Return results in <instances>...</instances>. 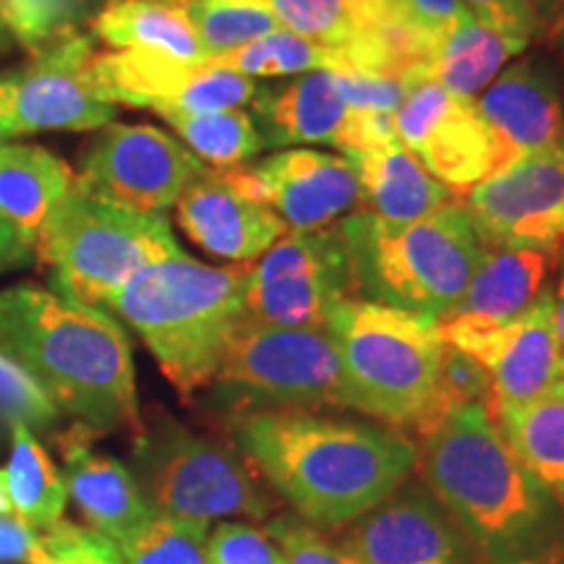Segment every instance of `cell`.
Returning <instances> with one entry per match:
<instances>
[{
	"label": "cell",
	"mask_w": 564,
	"mask_h": 564,
	"mask_svg": "<svg viewBox=\"0 0 564 564\" xmlns=\"http://www.w3.org/2000/svg\"><path fill=\"white\" fill-rule=\"evenodd\" d=\"M230 444L293 514L337 533L411 481L419 447L379 421L299 408H246Z\"/></svg>",
	"instance_id": "1"
},
{
	"label": "cell",
	"mask_w": 564,
	"mask_h": 564,
	"mask_svg": "<svg viewBox=\"0 0 564 564\" xmlns=\"http://www.w3.org/2000/svg\"><path fill=\"white\" fill-rule=\"evenodd\" d=\"M419 434L423 489L481 564H514L562 533V510L512 453L489 403L447 408Z\"/></svg>",
	"instance_id": "2"
},
{
	"label": "cell",
	"mask_w": 564,
	"mask_h": 564,
	"mask_svg": "<svg viewBox=\"0 0 564 564\" xmlns=\"http://www.w3.org/2000/svg\"><path fill=\"white\" fill-rule=\"evenodd\" d=\"M0 352L24 366L91 432H144L131 343L102 308L37 285L0 291Z\"/></svg>",
	"instance_id": "3"
},
{
	"label": "cell",
	"mask_w": 564,
	"mask_h": 564,
	"mask_svg": "<svg viewBox=\"0 0 564 564\" xmlns=\"http://www.w3.org/2000/svg\"><path fill=\"white\" fill-rule=\"evenodd\" d=\"M249 262L202 264L178 251L147 264L108 301L137 329L183 400L215 382L225 348L246 319Z\"/></svg>",
	"instance_id": "4"
},
{
	"label": "cell",
	"mask_w": 564,
	"mask_h": 564,
	"mask_svg": "<svg viewBox=\"0 0 564 564\" xmlns=\"http://www.w3.org/2000/svg\"><path fill=\"white\" fill-rule=\"evenodd\" d=\"M358 299L442 319L460 301L484 243L460 202L419 220L358 209L337 223Z\"/></svg>",
	"instance_id": "5"
},
{
	"label": "cell",
	"mask_w": 564,
	"mask_h": 564,
	"mask_svg": "<svg viewBox=\"0 0 564 564\" xmlns=\"http://www.w3.org/2000/svg\"><path fill=\"white\" fill-rule=\"evenodd\" d=\"M327 329L340 350L350 411L419 432L440 419L444 340L434 319L348 299L329 314Z\"/></svg>",
	"instance_id": "6"
},
{
	"label": "cell",
	"mask_w": 564,
	"mask_h": 564,
	"mask_svg": "<svg viewBox=\"0 0 564 564\" xmlns=\"http://www.w3.org/2000/svg\"><path fill=\"white\" fill-rule=\"evenodd\" d=\"M34 249L61 295L97 308L147 264L181 251L165 215L116 207L76 183L42 223Z\"/></svg>",
	"instance_id": "7"
},
{
	"label": "cell",
	"mask_w": 564,
	"mask_h": 564,
	"mask_svg": "<svg viewBox=\"0 0 564 564\" xmlns=\"http://www.w3.org/2000/svg\"><path fill=\"white\" fill-rule=\"evenodd\" d=\"M137 481L152 510L209 528L228 520L262 523L274 514L272 494L232 444L162 419L133 440Z\"/></svg>",
	"instance_id": "8"
},
{
	"label": "cell",
	"mask_w": 564,
	"mask_h": 564,
	"mask_svg": "<svg viewBox=\"0 0 564 564\" xmlns=\"http://www.w3.org/2000/svg\"><path fill=\"white\" fill-rule=\"evenodd\" d=\"M215 382L249 408L350 411L340 350L327 327H278L243 319Z\"/></svg>",
	"instance_id": "9"
},
{
	"label": "cell",
	"mask_w": 564,
	"mask_h": 564,
	"mask_svg": "<svg viewBox=\"0 0 564 564\" xmlns=\"http://www.w3.org/2000/svg\"><path fill=\"white\" fill-rule=\"evenodd\" d=\"M358 299L348 249L337 225L288 230L249 262L246 319L278 327H327L343 301Z\"/></svg>",
	"instance_id": "10"
},
{
	"label": "cell",
	"mask_w": 564,
	"mask_h": 564,
	"mask_svg": "<svg viewBox=\"0 0 564 564\" xmlns=\"http://www.w3.org/2000/svg\"><path fill=\"white\" fill-rule=\"evenodd\" d=\"M95 45L79 32L34 53L30 66L0 74L6 137L37 131H95L116 121V105L97 97L89 63Z\"/></svg>",
	"instance_id": "11"
},
{
	"label": "cell",
	"mask_w": 564,
	"mask_h": 564,
	"mask_svg": "<svg viewBox=\"0 0 564 564\" xmlns=\"http://www.w3.org/2000/svg\"><path fill=\"white\" fill-rule=\"evenodd\" d=\"M91 87L110 105L171 112H217L251 105L262 84L217 63H183L144 51L95 53Z\"/></svg>",
	"instance_id": "12"
},
{
	"label": "cell",
	"mask_w": 564,
	"mask_h": 564,
	"mask_svg": "<svg viewBox=\"0 0 564 564\" xmlns=\"http://www.w3.org/2000/svg\"><path fill=\"white\" fill-rule=\"evenodd\" d=\"M204 162L154 126H105L82 158L76 186L139 215H162Z\"/></svg>",
	"instance_id": "13"
},
{
	"label": "cell",
	"mask_w": 564,
	"mask_h": 564,
	"mask_svg": "<svg viewBox=\"0 0 564 564\" xmlns=\"http://www.w3.org/2000/svg\"><path fill=\"white\" fill-rule=\"evenodd\" d=\"M394 126L415 160L457 196L507 167L502 147L476 100L449 95L429 79L411 76V87L394 110Z\"/></svg>",
	"instance_id": "14"
},
{
	"label": "cell",
	"mask_w": 564,
	"mask_h": 564,
	"mask_svg": "<svg viewBox=\"0 0 564 564\" xmlns=\"http://www.w3.org/2000/svg\"><path fill=\"white\" fill-rule=\"evenodd\" d=\"M484 246L564 253V150L528 154L460 196Z\"/></svg>",
	"instance_id": "15"
},
{
	"label": "cell",
	"mask_w": 564,
	"mask_h": 564,
	"mask_svg": "<svg viewBox=\"0 0 564 564\" xmlns=\"http://www.w3.org/2000/svg\"><path fill=\"white\" fill-rule=\"evenodd\" d=\"M220 173L236 192L278 212L288 230L333 228L364 207L358 175L340 154L299 147Z\"/></svg>",
	"instance_id": "16"
},
{
	"label": "cell",
	"mask_w": 564,
	"mask_h": 564,
	"mask_svg": "<svg viewBox=\"0 0 564 564\" xmlns=\"http://www.w3.org/2000/svg\"><path fill=\"white\" fill-rule=\"evenodd\" d=\"M436 327L444 343L484 366L491 384L489 408L533 403L564 379L552 319V291L510 322L491 327L436 322Z\"/></svg>",
	"instance_id": "17"
},
{
	"label": "cell",
	"mask_w": 564,
	"mask_h": 564,
	"mask_svg": "<svg viewBox=\"0 0 564 564\" xmlns=\"http://www.w3.org/2000/svg\"><path fill=\"white\" fill-rule=\"evenodd\" d=\"M340 544L361 564H481L465 533L423 484H403L343 528Z\"/></svg>",
	"instance_id": "18"
},
{
	"label": "cell",
	"mask_w": 564,
	"mask_h": 564,
	"mask_svg": "<svg viewBox=\"0 0 564 564\" xmlns=\"http://www.w3.org/2000/svg\"><path fill=\"white\" fill-rule=\"evenodd\" d=\"M280 26L343 53L352 74L411 76L423 53L371 0H259Z\"/></svg>",
	"instance_id": "19"
},
{
	"label": "cell",
	"mask_w": 564,
	"mask_h": 564,
	"mask_svg": "<svg viewBox=\"0 0 564 564\" xmlns=\"http://www.w3.org/2000/svg\"><path fill=\"white\" fill-rule=\"evenodd\" d=\"M178 225L212 257L253 262L288 232L272 207L230 186L217 167L204 165L175 202Z\"/></svg>",
	"instance_id": "20"
},
{
	"label": "cell",
	"mask_w": 564,
	"mask_h": 564,
	"mask_svg": "<svg viewBox=\"0 0 564 564\" xmlns=\"http://www.w3.org/2000/svg\"><path fill=\"white\" fill-rule=\"evenodd\" d=\"M251 108L267 147L327 144L343 154L356 150L361 110L345 100L337 70H308L278 87H259Z\"/></svg>",
	"instance_id": "21"
},
{
	"label": "cell",
	"mask_w": 564,
	"mask_h": 564,
	"mask_svg": "<svg viewBox=\"0 0 564 564\" xmlns=\"http://www.w3.org/2000/svg\"><path fill=\"white\" fill-rule=\"evenodd\" d=\"M507 167L520 158L564 150V110L554 82L533 63H512L476 97Z\"/></svg>",
	"instance_id": "22"
},
{
	"label": "cell",
	"mask_w": 564,
	"mask_h": 564,
	"mask_svg": "<svg viewBox=\"0 0 564 564\" xmlns=\"http://www.w3.org/2000/svg\"><path fill=\"white\" fill-rule=\"evenodd\" d=\"M95 436L97 432L84 423H74L68 432L55 436V447L66 463L63 484L87 523L118 544L154 510L147 502L137 476L116 457L100 455L91 447Z\"/></svg>",
	"instance_id": "23"
},
{
	"label": "cell",
	"mask_w": 564,
	"mask_h": 564,
	"mask_svg": "<svg viewBox=\"0 0 564 564\" xmlns=\"http://www.w3.org/2000/svg\"><path fill=\"white\" fill-rule=\"evenodd\" d=\"M556 259L544 251L484 246L460 301L436 322L491 327L514 319L546 293Z\"/></svg>",
	"instance_id": "24"
},
{
	"label": "cell",
	"mask_w": 564,
	"mask_h": 564,
	"mask_svg": "<svg viewBox=\"0 0 564 564\" xmlns=\"http://www.w3.org/2000/svg\"><path fill=\"white\" fill-rule=\"evenodd\" d=\"M345 160L361 183V209L384 220H419L460 202V196L436 181L400 139L379 150L350 152Z\"/></svg>",
	"instance_id": "25"
},
{
	"label": "cell",
	"mask_w": 564,
	"mask_h": 564,
	"mask_svg": "<svg viewBox=\"0 0 564 564\" xmlns=\"http://www.w3.org/2000/svg\"><path fill=\"white\" fill-rule=\"evenodd\" d=\"M76 175L53 152L30 144H0V215L34 249L37 232Z\"/></svg>",
	"instance_id": "26"
},
{
	"label": "cell",
	"mask_w": 564,
	"mask_h": 564,
	"mask_svg": "<svg viewBox=\"0 0 564 564\" xmlns=\"http://www.w3.org/2000/svg\"><path fill=\"white\" fill-rule=\"evenodd\" d=\"M528 45L531 42L507 37L468 17L436 42L434 51L411 76L440 84L455 97L476 100L497 79L499 70Z\"/></svg>",
	"instance_id": "27"
},
{
	"label": "cell",
	"mask_w": 564,
	"mask_h": 564,
	"mask_svg": "<svg viewBox=\"0 0 564 564\" xmlns=\"http://www.w3.org/2000/svg\"><path fill=\"white\" fill-rule=\"evenodd\" d=\"M91 34L112 51H144L183 63H207L199 37L173 0H108Z\"/></svg>",
	"instance_id": "28"
},
{
	"label": "cell",
	"mask_w": 564,
	"mask_h": 564,
	"mask_svg": "<svg viewBox=\"0 0 564 564\" xmlns=\"http://www.w3.org/2000/svg\"><path fill=\"white\" fill-rule=\"evenodd\" d=\"M507 444L564 514V379L533 403L491 408Z\"/></svg>",
	"instance_id": "29"
},
{
	"label": "cell",
	"mask_w": 564,
	"mask_h": 564,
	"mask_svg": "<svg viewBox=\"0 0 564 564\" xmlns=\"http://www.w3.org/2000/svg\"><path fill=\"white\" fill-rule=\"evenodd\" d=\"M11 460L0 470V489L11 502V512L32 528H51L63 520L66 484L55 470L51 455L40 447L30 426L11 423Z\"/></svg>",
	"instance_id": "30"
},
{
	"label": "cell",
	"mask_w": 564,
	"mask_h": 564,
	"mask_svg": "<svg viewBox=\"0 0 564 564\" xmlns=\"http://www.w3.org/2000/svg\"><path fill=\"white\" fill-rule=\"evenodd\" d=\"M209 63L238 70L249 79H291V76L308 74V70H343L352 74L350 61L343 53L324 47L319 42L301 37L285 26L264 34V37L225 53Z\"/></svg>",
	"instance_id": "31"
},
{
	"label": "cell",
	"mask_w": 564,
	"mask_h": 564,
	"mask_svg": "<svg viewBox=\"0 0 564 564\" xmlns=\"http://www.w3.org/2000/svg\"><path fill=\"white\" fill-rule=\"evenodd\" d=\"M162 118L178 131V137L192 147L204 165L217 167V171L243 165L267 150L264 137L253 123L251 112L243 108L196 112V116L171 112V116Z\"/></svg>",
	"instance_id": "32"
},
{
	"label": "cell",
	"mask_w": 564,
	"mask_h": 564,
	"mask_svg": "<svg viewBox=\"0 0 564 564\" xmlns=\"http://www.w3.org/2000/svg\"><path fill=\"white\" fill-rule=\"evenodd\" d=\"M186 13L207 58H220L278 30L259 0H173Z\"/></svg>",
	"instance_id": "33"
},
{
	"label": "cell",
	"mask_w": 564,
	"mask_h": 564,
	"mask_svg": "<svg viewBox=\"0 0 564 564\" xmlns=\"http://www.w3.org/2000/svg\"><path fill=\"white\" fill-rule=\"evenodd\" d=\"M209 528L154 510L118 541L126 564H209Z\"/></svg>",
	"instance_id": "34"
},
{
	"label": "cell",
	"mask_w": 564,
	"mask_h": 564,
	"mask_svg": "<svg viewBox=\"0 0 564 564\" xmlns=\"http://www.w3.org/2000/svg\"><path fill=\"white\" fill-rule=\"evenodd\" d=\"M82 9L84 0H0V21L13 40L37 53L74 32Z\"/></svg>",
	"instance_id": "35"
},
{
	"label": "cell",
	"mask_w": 564,
	"mask_h": 564,
	"mask_svg": "<svg viewBox=\"0 0 564 564\" xmlns=\"http://www.w3.org/2000/svg\"><path fill=\"white\" fill-rule=\"evenodd\" d=\"M371 3L382 9L384 17L419 47L423 61L444 34L470 17L460 0H371Z\"/></svg>",
	"instance_id": "36"
},
{
	"label": "cell",
	"mask_w": 564,
	"mask_h": 564,
	"mask_svg": "<svg viewBox=\"0 0 564 564\" xmlns=\"http://www.w3.org/2000/svg\"><path fill=\"white\" fill-rule=\"evenodd\" d=\"M61 408L51 392L32 377L24 366L0 352V421L24 426H51L58 421Z\"/></svg>",
	"instance_id": "37"
},
{
	"label": "cell",
	"mask_w": 564,
	"mask_h": 564,
	"mask_svg": "<svg viewBox=\"0 0 564 564\" xmlns=\"http://www.w3.org/2000/svg\"><path fill=\"white\" fill-rule=\"evenodd\" d=\"M264 525L278 541L282 564H361L340 541L293 512L272 514Z\"/></svg>",
	"instance_id": "38"
},
{
	"label": "cell",
	"mask_w": 564,
	"mask_h": 564,
	"mask_svg": "<svg viewBox=\"0 0 564 564\" xmlns=\"http://www.w3.org/2000/svg\"><path fill=\"white\" fill-rule=\"evenodd\" d=\"M209 564H282V552L267 525L249 520L217 523L207 539Z\"/></svg>",
	"instance_id": "39"
},
{
	"label": "cell",
	"mask_w": 564,
	"mask_h": 564,
	"mask_svg": "<svg viewBox=\"0 0 564 564\" xmlns=\"http://www.w3.org/2000/svg\"><path fill=\"white\" fill-rule=\"evenodd\" d=\"M40 539L53 564H126L118 546L95 528H79L58 520L45 528Z\"/></svg>",
	"instance_id": "40"
},
{
	"label": "cell",
	"mask_w": 564,
	"mask_h": 564,
	"mask_svg": "<svg viewBox=\"0 0 564 564\" xmlns=\"http://www.w3.org/2000/svg\"><path fill=\"white\" fill-rule=\"evenodd\" d=\"M463 403H489L491 405V384L486 377L484 366L470 358L468 352L453 348L444 343L442 366H440V394H436V405L440 415L453 405ZM432 426V423H429Z\"/></svg>",
	"instance_id": "41"
},
{
	"label": "cell",
	"mask_w": 564,
	"mask_h": 564,
	"mask_svg": "<svg viewBox=\"0 0 564 564\" xmlns=\"http://www.w3.org/2000/svg\"><path fill=\"white\" fill-rule=\"evenodd\" d=\"M337 82L350 108L358 110H390L394 112L403 102L411 76H371V74H343Z\"/></svg>",
	"instance_id": "42"
},
{
	"label": "cell",
	"mask_w": 564,
	"mask_h": 564,
	"mask_svg": "<svg viewBox=\"0 0 564 564\" xmlns=\"http://www.w3.org/2000/svg\"><path fill=\"white\" fill-rule=\"evenodd\" d=\"M478 24L507 34V37L531 42L539 32V21L528 0H460Z\"/></svg>",
	"instance_id": "43"
},
{
	"label": "cell",
	"mask_w": 564,
	"mask_h": 564,
	"mask_svg": "<svg viewBox=\"0 0 564 564\" xmlns=\"http://www.w3.org/2000/svg\"><path fill=\"white\" fill-rule=\"evenodd\" d=\"M0 564H53V560L32 525L19 518H0Z\"/></svg>",
	"instance_id": "44"
},
{
	"label": "cell",
	"mask_w": 564,
	"mask_h": 564,
	"mask_svg": "<svg viewBox=\"0 0 564 564\" xmlns=\"http://www.w3.org/2000/svg\"><path fill=\"white\" fill-rule=\"evenodd\" d=\"M30 246L19 238V232L11 228V223L0 215V272L11 267L30 262Z\"/></svg>",
	"instance_id": "45"
},
{
	"label": "cell",
	"mask_w": 564,
	"mask_h": 564,
	"mask_svg": "<svg viewBox=\"0 0 564 564\" xmlns=\"http://www.w3.org/2000/svg\"><path fill=\"white\" fill-rule=\"evenodd\" d=\"M528 3L539 21V32L549 40H560L564 34V0H528Z\"/></svg>",
	"instance_id": "46"
},
{
	"label": "cell",
	"mask_w": 564,
	"mask_h": 564,
	"mask_svg": "<svg viewBox=\"0 0 564 564\" xmlns=\"http://www.w3.org/2000/svg\"><path fill=\"white\" fill-rule=\"evenodd\" d=\"M514 564H564V533H560L556 539L549 541V544L535 549L533 554L523 556V560Z\"/></svg>",
	"instance_id": "47"
},
{
	"label": "cell",
	"mask_w": 564,
	"mask_h": 564,
	"mask_svg": "<svg viewBox=\"0 0 564 564\" xmlns=\"http://www.w3.org/2000/svg\"><path fill=\"white\" fill-rule=\"evenodd\" d=\"M552 319H554V335H556V345H560V358L564 369V272L552 291Z\"/></svg>",
	"instance_id": "48"
},
{
	"label": "cell",
	"mask_w": 564,
	"mask_h": 564,
	"mask_svg": "<svg viewBox=\"0 0 564 564\" xmlns=\"http://www.w3.org/2000/svg\"><path fill=\"white\" fill-rule=\"evenodd\" d=\"M11 512V502L9 497H6L3 489H0V514H9Z\"/></svg>",
	"instance_id": "49"
},
{
	"label": "cell",
	"mask_w": 564,
	"mask_h": 564,
	"mask_svg": "<svg viewBox=\"0 0 564 564\" xmlns=\"http://www.w3.org/2000/svg\"><path fill=\"white\" fill-rule=\"evenodd\" d=\"M6 34H9V32H6L3 21H0V47H3V40H6Z\"/></svg>",
	"instance_id": "50"
},
{
	"label": "cell",
	"mask_w": 564,
	"mask_h": 564,
	"mask_svg": "<svg viewBox=\"0 0 564 564\" xmlns=\"http://www.w3.org/2000/svg\"><path fill=\"white\" fill-rule=\"evenodd\" d=\"M6 139V133H3V126H0V141H3Z\"/></svg>",
	"instance_id": "51"
}]
</instances>
